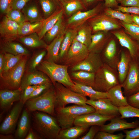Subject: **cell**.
<instances>
[{"mask_svg":"<svg viewBox=\"0 0 139 139\" xmlns=\"http://www.w3.org/2000/svg\"><path fill=\"white\" fill-rule=\"evenodd\" d=\"M100 126L94 125L90 126L88 132L84 135L81 136L79 139H93L95 136L100 131Z\"/></svg>","mask_w":139,"mask_h":139,"instance_id":"cell-49","label":"cell"},{"mask_svg":"<svg viewBox=\"0 0 139 139\" xmlns=\"http://www.w3.org/2000/svg\"><path fill=\"white\" fill-rule=\"evenodd\" d=\"M123 0H117V1L118 3H120V2Z\"/></svg>","mask_w":139,"mask_h":139,"instance_id":"cell-63","label":"cell"},{"mask_svg":"<svg viewBox=\"0 0 139 139\" xmlns=\"http://www.w3.org/2000/svg\"><path fill=\"white\" fill-rule=\"evenodd\" d=\"M121 84H119L111 89L108 92L109 98L114 106L118 108L129 105L127 97L124 95Z\"/></svg>","mask_w":139,"mask_h":139,"instance_id":"cell-26","label":"cell"},{"mask_svg":"<svg viewBox=\"0 0 139 139\" xmlns=\"http://www.w3.org/2000/svg\"><path fill=\"white\" fill-rule=\"evenodd\" d=\"M25 139H39L41 138L37 134H36L34 133L32 129L30 128Z\"/></svg>","mask_w":139,"mask_h":139,"instance_id":"cell-57","label":"cell"},{"mask_svg":"<svg viewBox=\"0 0 139 139\" xmlns=\"http://www.w3.org/2000/svg\"><path fill=\"white\" fill-rule=\"evenodd\" d=\"M104 64L100 54L89 52L83 60L72 66L71 70L72 72L82 70L95 73Z\"/></svg>","mask_w":139,"mask_h":139,"instance_id":"cell-12","label":"cell"},{"mask_svg":"<svg viewBox=\"0 0 139 139\" xmlns=\"http://www.w3.org/2000/svg\"><path fill=\"white\" fill-rule=\"evenodd\" d=\"M6 15L19 25L27 21L23 13L18 10L12 8Z\"/></svg>","mask_w":139,"mask_h":139,"instance_id":"cell-44","label":"cell"},{"mask_svg":"<svg viewBox=\"0 0 139 139\" xmlns=\"http://www.w3.org/2000/svg\"><path fill=\"white\" fill-rule=\"evenodd\" d=\"M4 53L5 64L1 77L9 70L15 66L25 56L23 55H15L8 53Z\"/></svg>","mask_w":139,"mask_h":139,"instance_id":"cell-40","label":"cell"},{"mask_svg":"<svg viewBox=\"0 0 139 139\" xmlns=\"http://www.w3.org/2000/svg\"><path fill=\"white\" fill-rule=\"evenodd\" d=\"M137 59L132 58L126 78L121 84L124 95L127 97L139 91V68Z\"/></svg>","mask_w":139,"mask_h":139,"instance_id":"cell-8","label":"cell"},{"mask_svg":"<svg viewBox=\"0 0 139 139\" xmlns=\"http://www.w3.org/2000/svg\"><path fill=\"white\" fill-rule=\"evenodd\" d=\"M120 3L123 7H139V0H123Z\"/></svg>","mask_w":139,"mask_h":139,"instance_id":"cell-55","label":"cell"},{"mask_svg":"<svg viewBox=\"0 0 139 139\" xmlns=\"http://www.w3.org/2000/svg\"><path fill=\"white\" fill-rule=\"evenodd\" d=\"M53 85L56 92L55 108L64 107L70 103L81 106L87 105L86 97L73 91L60 83L56 82Z\"/></svg>","mask_w":139,"mask_h":139,"instance_id":"cell-7","label":"cell"},{"mask_svg":"<svg viewBox=\"0 0 139 139\" xmlns=\"http://www.w3.org/2000/svg\"><path fill=\"white\" fill-rule=\"evenodd\" d=\"M65 33L57 36L48 45L46 48L47 60L55 63L59 60L60 50Z\"/></svg>","mask_w":139,"mask_h":139,"instance_id":"cell-27","label":"cell"},{"mask_svg":"<svg viewBox=\"0 0 139 139\" xmlns=\"http://www.w3.org/2000/svg\"><path fill=\"white\" fill-rule=\"evenodd\" d=\"M101 52L100 54L104 63L117 70L120 52L118 51L115 40L111 38Z\"/></svg>","mask_w":139,"mask_h":139,"instance_id":"cell-15","label":"cell"},{"mask_svg":"<svg viewBox=\"0 0 139 139\" xmlns=\"http://www.w3.org/2000/svg\"><path fill=\"white\" fill-rule=\"evenodd\" d=\"M69 66L46 59L42 60L36 68L46 75L53 85L58 82L70 88L74 85V83L68 72Z\"/></svg>","mask_w":139,"mask_h":139,"instance_id":"cell-2","label":"cell"},{"mask_svg":"<svg viewBox=\"0 0 139 139\" xmlns=\"http://www.w3.org/2000/svg\"><path fill=\"white\" fill-rule=\"evenodd\" d=\"M14 138V136L11 134H0V139H13Z\"/></svg>","mask_w":139,"mask_h":139,"instance_id":"cell-61","label":"cell"},{"mask_svg":"<svg viewBox=\"0 0 139 139\" xmlns=\"http://www.w3.org/2000/svg\"><path fill=\"white\" fill-rule=\"evenodd\" d=\"M104 8V3L100 2L88 11L76 12L68 19V24L72 25L80 24L97 15L99 11Z\"/></svg>","mask_w":139,"mask_h":139,"instance_id":"cell-22","label":"cell"},{"mask_svg":"<svg viewBox=\"0 0 139 139\" xmlns=\"http://www.w3.org/2000/svg\"><path fill=\"white\" fill-rule=\"evenodd\" d=\"M56 98L54 85L40 95L28 99L25 104L26 109L30 112L39 111L55 116Z\"/></svg>","mask_w":139,"mask_h":139,"instance_id":"cell-4","label":"cell"},{"mask_svg":"<svg viewBox=\"0 0 139 139\" xmlns=\"http://www.w3.org/2000/svg\"><path fill=\"white\" fill-rule=\"evenodd\" d=\"M120 22L125 32L139 44V26L134 23L129 24Z\"/></svg>","mask_w":139,"mask_h":139,"instance_id":"cell-42","label":"cell"},{"mask_svg":"<svg viewBox=\"0 0 139 139\" xmlns=\"http://www.w3.org/2000/svg\"><path fill=\"white\" fill-rule=\"evenodd\" d=\"M13 0H0V10L1 13L6 14L12 8Z\"/></svg>","mask_w":139,"mask_h":139,"instance_id":"cell-50","label":"cell"},{"mask_svg":"<svg viewBox=\"0 0 139 139\" xmlns=\"http://www.w3.org/2000/svg\"><path fill=\"white\" fill-rule=\"evenodd\" d=\"M103 11L106 14L113 18L126 23H134L132 15L129 13H123L119 10L110 8H104Z\"/></svg>","mask_w":139,"mask_h":139,"instance_id":"cell-36","label":"cell"},{"mask_svg":"<svg viewBox=\"0 0 139 139\" xmlns=\"http://www.w3.org/2000/svg\"><path fill=\"white\" fill-rule=\"evenodd\" d=\"M27 56H24L15 66L0 77L1 90H14L20 88L25 70Z\"/></svg>","mask_w":139,"mask_h":139,"instance_id":"cell-6","label":"cell"},{"mask_svg":"<svg viewBox=\"0 0 139 139\" xmlns=\"http://www.w3.org/2000/svg\"><path fill=\"white\" fill-rule=\"evenodd\" d=\"M118 4L117 0H105L104 6L105 8H115L118 5Z\"/></svg>","mask_w":139,"mask_h":139,"instance_id":"cell-56","label":"cell"},{"mask_svg":"<svg viewBox=\"0 0 139 139\" xmlns=\"http://www.w3.org/2000/svg\"><path fill=\"white\" fill-rule=\"evenodd\" d=\"M119 112L122 119L133 117L139 118V108L129 105L118 108Z\"/></svg>","mask_w":139,"mask_h":139,"instance_id":"cell-43","label":"cell"},{"mask_svg":"<svg viewBox=\"0 0 139 139\" xmlns=\"http://www.w3.org/2000/svg\"><path fill=\"white\" fill-rule=\"evenodd\" d=\"M73 82L74 85L69 88L74 92L85 97H88L90 99L95 100L101 98H109V94L107 92L98 91L91 86L82 85L74 81Z\"/></svg>","mask_w":139,"mask_h":139,"instance_id":"cell-23","label":"cell"},{"mask_svg":"<svg viewBox=\"0 0 139 139\" xmlns=\"http://www.w3.org/2000/svg\"><path fill=\"white\" fill-rule=\"evenodd\" d=\"M91 27L94 32L118 29L122 27L120 22L103 13L94 16L91 19Z\"/></svg>","mask_w":139,"mask_h":139,"instance_id":"cell-9","label":"cell"},{"mask_svg":"<svg viewBox=\"0 0 139 139\" xmlns=\"http://www.w3.org/2000/svg\"><path fill=\"white\" fill-rule=\"evenodd\" d=\"M92 31L91 27L82 26L77 32L75 39L88 47L91 41Z\"/></svg>","mask_w":139,"mask_h":139,"instance_id":"cell-37","label":"cell"},{"mask_svg":"<svg viewBox=\"0 0 139 139\" xmlns=\"http://www.w3.org/2000/svg\"><path fill=\"white\" fill-rule=\"evenodd\" d=\"M64 1H71V0H62Z\"/></svg>","mask_w":139,"mask_h":139,"instance_id":"cell-64","label":"cell"},{"mask_svg":"<svg viewBox=\"0 0 139 139\" xmlns=\"http://www.w3.org/2000/svg\"><path fill=\"white\" fill-rule=\"evenodd\" d=\"M95 74L80 70L72 72L70 77L73 81L77 83L93 88L94 85Z\"/></svg>","mask_w":139,"mask_h":139,"instance_id":"cell-30","label":"cell"},{"mask_svg":"<svg viewBox=\"0 0 139 139\" xmlns=\"http://www.w3.org/2000/svg\"><path fill=\"white\" fill-rule=\"evenodd\" d=\"M22 90L20 88L15 90H0V107L3 111L8 110L14 103L20 101Z\"/></svg>","mask_w":139,"mask_h":139,"instance_id":"cell-19","label":"cell"},{"mask_svg":"<svg viewBox=\"0 0 139 139\" xmlns=\"http://www.w3.org/2000/svg\"><path fill=\"white\" fill-rule=\"evenodd\" d=\"M28 111L26 109L23 111L16 129L15 137L17 139L25 138L30 127V120Z\"/></svg>","mask_w":139,"mask_h":139,"instance_id":"cell-31","label":"cell"},{"mask_svg":"<svg viewBox=\"0 0 139 139\" xmlns=\"http://www.w3.org/2000/svg\"><path fill=\"white\" fill-rule=\"evenodd\" d=\"M88 129L80 126L75 125L74 126L60 131L58 139H75L79 137Z\"/></svg>","mask_w":139,"mask_h":139,"instance_id":"cell-33","label":"cell"},{"mask_svg":"<svg viewBox=\"0 0 139 139\" xmlns=\"http://www.w3.org/2000/svg\"><path fill=\"white\" fill-rule=\"evenodd\" d=\"M5 64V59L4 54L1 53L0 54V77L2 76V72Z\"/></svg>","mask_w":139,"mask_h":139,"instance_id":"cell-58","label":"cell"},{"mask_svg":"<svg viewBox=\"0 0 139 139\" xmlns=\"http://www.w3.org/2000/svg\"><path fill=\"white\" fill-rule=\"evenodd\" d=\"M42 22L43 21L33 23L26 21L19 25L18 30L19 37L38 32L42 27Z\"/></svg>","mask_w":139,"mask_h":139,"instance_id":"cell-35","label":"cell"},{"mask_svg":"<svg viewBox=\"0 0 139 139\" xmlns=\"http://www.w3.org/2000/svg\"><path fill=\"white\" fill-rule=\"evenodd\" d=\"M31 0H13L12 8L22 10L27 4Z\"/></svg>","mask_w":139,"mask_h":139,"instance_id":"cell-54","label":"cell"},{"mask_svg":"<svg viewBox=\"0 0 139 139\" xmlns=\"http://www.w3.org/2000/svg\"><path fill=\"white\" fill-rule=\"evenodd\" d=\"M137 62L139 68V56L138 58L137 59Z\"/></svg>","mask_w":139,"mask_h":139,"instance_id":"cell-62","label":"cell"},{"mask_svg":"<svg viewBox=\"0 0 139 139\" xmlns=\"http://www.w3.org/2000/svg\"><path fill=\"white\" fill-rule=\"evenodd\" d=\"M127 99L129 105L135 107L139 108V91L127 97Z\"/></svg>","mask_w":139,"mask_h":139,"instance_id":"cell-53","label":"cell"},{"mask_svg":"<svg viewBox=\"0 0 139 139\" xmlns=\"http://www.w3.org/2000/svg\"><path fill=\"white\" fill-rule=\"evenodd\" d=\"M32 126L41 139H58L61 129L56 118L47 113L33 112Z\"/></svg>","mask_w":139,"mask_h":139,"instance_id":"cell-1","label":"cell"},{"mask_svg":"<svg viewBox=\"0 0 139 139\" xmlns=\"http://www.w3.org/2000/svg\"><path fill=\"white\" fill-rule=\"evenodd\" d=\"M84 2L89 5H92L98 3H99L104 2L105 0H84Z\"/></svg>","mask_w":139,"mask_h":139,"instance_id":"cell-59","label":"cell"},{"mask_svg":"<svg viewBox=\"0 0 139 139\" xmlns=\"http://www.w3.org/2000/svg\"><path fill=\"white\" fill-rule=\"evenodd\" d=\"M115 116L103 115L95 112L83 114L76 118L74 125L88 128L94 125L101 126L104 125L106 121L110 120Z\"/></svg>","mask_w":139,"mask_h":139,"instance_id":"cell-13","label":"cell"},{"mask_svg":"<svg viewBox=\"0 0 139 139\" xmlns=\"http://www.w3.org/2000/svg\"><path fill=\"white\" fill-rule=\"evenodd\" d=\"M19 41L27 46L31 48H41L46 49L48 45L40 39L37 32L19 37Z\"/></svg>","mask_w":139,"mask_h":139,"instance_id":"cell-32","label":"cell"},{"mask_svg":"<svg viewBox=\"0 0 139 139\" xmlns=\"http://www.w3.org/2000/svg\"><path fill=\"white\" fill-rule=\"evenodd\" d=\"M125 134V139H136L139 138V126L131 130H124Z\"/></svg>","mask_w":139,"mask_h":139,"instance_id":"cell-52","label":"cell"},{"mask_svg":"<svg viewBox=\"0 0 139 139\" xmlns=\"http://www.w3.org/2000/svg\"><path fill=\"white\" fill-rule=\"evenodd\" d=\"M63 6L66 14L70 15L83 8V5L80 0H72L65 1L59 0Z\"/></svg>","mask_w":139,"mask_h":139,"instance_id":"cell-41","label":"cell"},{"mask_svg":"<svg viewBox=\"0 0 139 139\" xmlns=\"http://www.w3.org/2000/svg\"><path fill=\"white\" fill-rule=\"evenodd\" d=\"M111 38L110 34L104 31H98L92 34L88 47L89 52L100 54Z\"/></svg>","mask_w":139,"mask_h":139,"instance_id":"cell-20","label":"cell"},{"mask_svg":"<svg viewBox=\"0 0 139 139\" xmlns=\"http://www.w3.org/2000/svg\"><path fill=\"white\" fill-rule=\"evenodd\" d=\"M37 0H31L22 10L27 21L33 23L43 21L39 12Z\"/></svg>","mask_w":139,"mask_h":139,"instance_id":"cell-25","label":"cell"},{"mask_svg":"<svg viewBox=\"0 0 139 139\" xmlns=\"http://www.w3.org/2000/svg\"><path fill=\"white\" fill-rule=\"evenodd\" d=\"M52 84V82H50L39 85L29 97L28 100L42 94L50 88L53 86Z\"/></svg>","mask_w":139,"mask_h":139,"instance_id":"cell-47","label":"cell"},{"mask_svg":"<svg viewBox=\"0 0 139 139\" xmlns=\"http://www.w3.org/2000/svg\"><path fill=\"white\" fill-rule=\"evenodd\" d=\"M65 28L62 18L46 32L44 37L45 40L48 42L52 41L58 36L65 33Z\"/></svg>","mask_w":139,"mask_h":139,"instance_id":"cell-38","label":"cell"},{"mask_svg":"<svg viewBox=\"0 0 139 139\" xmlns=\"http://www.w3.org/2000/svg\"><path fill=\"white\" fill-rule=\"evenodd\" d=\"M13 41L3 39L0 46L1 49L3 52L15 55L28 56L29 54V51L21 44Z\"/></svg>","mask_w":139,"mask_h":139,"instance_id":"cell-28","label":"cell"},{"mask_svg":"<svg viewBox=\"0 0 139 139\" xmlns=\"http://www.w3.org/2000/svg\"><path fill=\"white\" fill-rule=\"evenodd\" d=\"M76 33L77 32L73 30H69L66 32L60 50L59 60L66 56Z\"/></svg>","mask_w":139,"mask_h":139,"instance_id":"cell-34","label":"cell"},{"mask_svg":"<svg viewBox=\"0 0 139 139\" xmlns=\"http://www.w3.org/2000/svg\"><path fill=\"white\" fill-rule=\"evenodd\" d=\"M133 22L139 26V16L133 14H131Z\"/></svg>","mask_w":139,"mask_h":139,"instance_id":"cell-60","label":"cell"},{"mask_svg":"<svg viewBox=\"0 0 139 139\" xmlns=\"http://www.w3.org/2000/svg\"><path fill=\"white\" fill-rule=\"evenodd\" d=\"M95 112L92 106L88 104L85 106L75 104L55 108L56 118L62 129L72 126L75 119L78 116Z\"/></svg>","mask_w":139,"mask_h":139,"instance_id":"cell-3","label":"cell"},{"mask_svg":"<svg viewBox=\"0 0 139 139\" xmlns=\"http://www.w3.org/2000/svg\"><path fill=\"white\" fill-rule=\"evenodd\" d=\"M110 121L108 124L100 126V131L113 133L117 131L134 128L139 126L138 121L128 122L118 116L113 118Z\"/></svg>","mask_w":139,"mask_h":139,"instance_id":"cell-17","label":"cell"},{"mask_svg":"<svg viewBox=\"0 0 139 139\" xmlns=\"http://www.w3.org/2000/svg\"><path fill=\"white\" fill-rule=\"evenodd\" d=\"M86 103L92 106L96 112L101 115L117 116L120 114L118 108L114 105L109 98L95 100L87 99Z\"/></svg>","mask_w":139,"mask_h":139,"instance_id":"cell-14","label":"cell"},{"mask_svg":"<svg viewBox=\"0 0 139 139\" xmlns=\"http://www.w3.org/2000/svg\"><path fill=\"white\" fill-rule=\"evenodd\" d=\"M63 11V8L56 10L50 16L44 20L42 27L37 33L40 39H42L46 32L62 18Z\"/></svg>","mask_w":139,"mask_h":139,"instance_id":"cell-29","label":"cell"},{"mask_svg":"<svg viewBox=\"0 0 139 139\" xmlns=\"http://www.w3.org/2000/svg\"><path fill=\"white\" fill-rule=\"evenodd\" d=\"M47 54V51L43 50L36 54L32 58L29 65V72L36 71L37 67L40 63Z\"/></svg>","mask_w":139,"mask_h":139,"instance_id":"cell-45","label":"cell"},{"mask_svg":"<svg viewBox=\"0 0 139 139\" xmlns=\"http://www.w3.org/2000/svg\"><path fill=\"white\" fill-rule=\"evenodd\" d=\"M119 84L117 71L104 63L95 74L93 88L97 91L107 92Z\"/></svg>","mask_w":139,"mask_h":139,"instance_id":"cell-5","label":"cell"},{"mask_svg":"<svg viewBox=\"0 0 139 139\" xmlns=\"http://www.w3.org/2000/svg\"><path fill=\"white\" fill-rule=\"evenodd\" d=\"M43 11L46 18L55 11L59 4V0H37Z\"/></svg>","mask_w":139,"mask_h":139,"instance_id":"cell-39","label":"cell"},{"mask_svg":"<svg viewBox=\"0 0 139 139\" xmlns=\"http://www.w3.org/2000/svg\"><path fill=\"white\" fill-rule=\"evenodd\" d=\"M125 135L121 133L114 134L113 133L100 131L94 138V139H123Z\"/></svg>","mask_w":139,"mask_h":139,"instance_id":"cell-46","label":"cell"},{"mask_svg":"<svg viewBox=\"0 0 139 139\" xmlns=\"http://www.w3.org/2000/svg\"><path fill=\"white\" fill-rule=\"evenodd\" d=\"M111 33L117 38L120 45L127 49L132 59L139 56V44L123 30H114Z\"/></svg>","mask_w":139,"mask_h":139,"instance_id":"cell-16","label":"cell"},{"mask_svg":"<svg viewBox=\"0 0 139 139\" xmlns=\"http://www.w3.org/2000/svg\"><path fill=\"white\" fill-rule=\"evenodd\" d=\"M19 25L6 15L0 24V34L4 39L13 40L19 37L18 30Z\"/></svg>","mask_w":139,"mask_h":139,"instance_id":"cell-18","label":"cell"},{"mask_svg":"<svg viewBox=\"0 0 139 139\" xmlns=\"http://www.w3.org/2000/svg\"><path fill=\"white\" fill-rule=\"evenodd\" d=\"M24 104L20 101L13 107L0 125L1 134H11L14 131Z\"/></svg>","mask_w":139,"mask_h":139,"instance_id":"cell-11","label":"cell"},{"mask_svg":"<svg viewBox=\"0 0 139 139\" xmlns=\"http://www.w3.org/2000/svg\"><path fill=\"white\" fill-rule=\"evenodd\" d=\"M39 85H30L25 87L22 90L20 101L25 104L29 97Z\"/></svg>","mask_w":139,"mask_h":139,"instance_id":"cell-48","label":"cell"},{"mask_svg":"<svg viewBox=\"0 0 139 139\" xmlns=\"http://www.w3.org/2000/svg\"><path fill=\"white\" fill-rule=\"evenodd\" d=\"M132 59L128 50L120 51V58L117 66L118 80L120 84L123 83L126 78Z\"/></svg>","mask_w":139,"mask_h":139,"instance_id":"cell-24","label":"cell"},{"mask_svg":"<svg viewBox=\"0 0 139 139\" xmlns=\"http://www.w3.org/2000/svg\"><path fill=\"white\" fill-rule=\"evenodd\" d=\"M89 53L88 47L74 39L65 58V65L72 66L83 60Z\"/></svg>","mask_w":139,"mask_h":139,"instance_id":"cell-10","label":"cell"},{"mask_svg":"<svg viewBox=\"0 0 139 139\" xmlns=\"http://www.w3.org/2000/svg\"><path fill=\"white\" fill-rule=\"evenodd\" d=\"M114 9L119 10L123 13L133 14L139 16V6L125 7L118 5Z\"/></svg>","mask_w":139,"mask_h":139,"instance_id":"cell-51","label":"cell"},{"mask_svg":"<svg viewBox=\"0 0 139 139\" xmlns=\"http://www.w3.org/2000/svg\"><path fill=\"white\" fill-rule=\"evenodd\" d=\"M50 82L51 81L49 77L40 71L29 72L23 77L20 88L22 91L28 86L39 85Z\"/></svg>","mask_w":139,"mask_h":139,"instance_id":"cell-21","label":"cell"}]
</instances>
